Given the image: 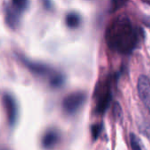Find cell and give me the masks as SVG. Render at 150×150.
I'll return each instance as SVG.
<instances>
[{
	"instance_id": "obj_1",
	"label": "cell",
	"mask_w": 150,
	"mask_h": 150,
	"mask_svg": "<svg viewBox=\"0 0 150 150\" xmlns=\"http://www.w3.org/2000/svg\"><path fill=\"white\" fill-rule=\"evenodd\" d=\"M107 45L119 54H130L138 45L139 34L125 15H118L108 26L105 34Z\"/></svg>"
},
{
	"instance_id": "obj_2",
	"label": "cell",
	"mask_w": 150,
	"mask_h": 150,
	"mask_svg": "<svg viewBox=\"0 0 150 150\" xmlns=\"http://www.w3.org/2000/svg\"><path fill=\"white\" fill-rule=\"evenodd\" d=\"M95 97H96L95 112L98 115H102L109 108L112 100L110 85L108 81L104 83H101L100 86H97L95 93Z\"/></svg>"
},
{
	"instance_id": "obj_3",
	"label": "cell",
	"mask_w": 150,
	"mask_h": 150,
	"mask_svg": "<svg viewBox=\"0 0 150 150\" xmlns=\"http://www.w3.org/2000/svg\"><path fill=\"white\" fill-rule=\"evenodd\" d=\"M87 95L83 92H74L69 94L63 100V109L67 114H75L85 103Z\"/></svg>"
},
{
	"instance_id": "obj_4",
	"label": "cell",
	"mask_w": 150,
	"mask_h": 150,
	"mask_svg": "<svg viewBox=\"0 0 150 150\" xmlns=\"http://www.w3.org/2000/svg\"><path fill=\"white\" fill-rule=\"evenodd\" d=\"M3 103H4L5 110L7 115L9 125L11 126H13L18 119V113H19L18 104L15 99L9 94H6L4 96Z\"/></svg>"
},
{
	"instance_id": "obj_5",
	"label": "cell",
	"mask_w": 150,
	"mask_h": 150,
	"mask_svg": "<svg viewBox=\"0 0 150 150\" xmlns=\"http://www.w3.org/2000/svg\"><path fill=\"white\" fill-rule=\"evenodd\" d=\"M138 93L140 100L150 113V81L145 75H140L138 80Z\"/></svg>"
},
{
	"instance_id": "obj_6",
	"label": "cell",
	"mask_w": 150,
	"mask_h": 150,
	"mask_svg": "<svg viewBox=\"0 0 150 150\" xmlns=\"http://www.w3.org/2000/svg\"><path fill=\"white\" fill-rule=\"evenodd\" d=\"M59 140L60 133L58 132V131H57L56 129H50L44 133L42 139V145L43 148L50 150L53 149L57 145Z\"/></svg>"
},
{
	"instance_id": "obj_7",
	"label": "cell",
	"mask_w": 150,
	"mask_h": 150,
	"mask_svg": "<svg viewBox=\"0 0 150 150\" xmlns=\"http://www.w3.org/2000/svg\"><path fill=\"white\" fill-rule=\"evenodd\" d=\"M28 6V0H11V4L8 6L15 13L21 16V13L27 9Z\"/></svg>"
},
{
	"instance_id": "obj_8",
	"label": "cell",
	"mask_w": 150,
	"mask_h": 150,
	"mask_svg": "<svg viewBox=\"0 0 150 150\" xmlns=\"http://www.w3.org/2000/svg\"><path fill=\"white\" fill-rule=\"evenodd\" d=\"M65 24L70 28H76L81 24V17L77 13H69L65 17Z\"/></svg>"
},
{
	"instance_id": "obj_9",
	"label": "cell",
	"mask_w": 150,
	"mask_h": 150,
	"mask_svg": "<svg viewBox=\"0 0 150 150\" xmlns=\"http://www.w3.org/2000/svg\"><path fill=\"white\" fill-rule=\"evenodd\" d=\"M126 1L127 0H111L110 6V12L114 13V12L119 10L120 8H122L125 6Z\"/></svg>"
},
{
	"instance_id": "obj_10",
	"label": "cell",
	"mask_w": 150,
	"mask_h": 150,
	"mask_svg": "<svg viewBox=\"0 0 150 150\" xmlns=\"http://www.w3.org/2000/svg\"><path fill=\"white\" fill-rule=\"evenodd\" d=\"M103 131V124L102 123H98V124H95L92 125L91 127V133H92V139L94 140H96L99 137V135L101 134Z\"/></svg>"
},
{
	"instance_id": "obj_11",
	"label": "cell",
	"mask_w": 150,
	"mask_h": 150,
	"mask_svg": "<svg viewBox=\"0 0 150 150\" xmlns=\"http://www.w3.org/2000/svg\"><path fill=\"white\" fill-rule=\"evenodd\" d=\"M130 141H131V146H132V150H142L141 146L139 144V139L133 133L130 134Z\"/></svg>"
},
{
	"instance_id": "obj_12",
	"label": "cell",
	"mask_w": 150,
	"mask_h": 150,
	"mask_svg": "<svg viewBox=\"0 0 150 150\" xmlns=\"http://www.w3.org/2000/svg\"><path fill=\"white\" fill-rule=\"evenodd\" d=\"M113 113H114V117L117 120H121L123 114H122V109L120 104L116 102L114 103V106H113Z\"/></svg>"
},
{
	"instance_id": "obj_13",
	"label": "cell",
	"mask_w": 150,
	"mask_h": 150,
	"mask_svg": "<svg viewBox=\"0 0 150 150\" xmlns=\"http://www.w3.org/2000/svg\"><path fill=\"white\" fill-rule=\"evenodd\" d=\"M146 133L147 134V136H150V125H148L146 127Z\"/></svg>"
},
{
	"instance_id": "obj_14",
	"label": "cell",
	"mask_w": 150,
	"mask_h": 150,
	"mask_svg": "<svg viewBox=\"0 0 150 150\" xmlns=\"http://www.w3.org/2000/svg\"><path fill=\"white\" fill-rule=\"evenodd\" d=\"M145 22H146V25L150 26V18H149V17L146 18V19H145Z\"/></svg>"
},
{
	"instance_id": "obj_15",
	"label": "cell",
	"mask_w": 150,
	"mask_h": 150,
	"mask_svg": "<svg viewBox=\"0 0 150 150\" xmlns=\"http://www.w3.org/2000/svg\"><path fill=\"white\" fill-rule=\"evenodd\" d=\"M0 150H10V149H8V148H7V147H6V146H0Z\"/></svg>"
}]
</instances>
